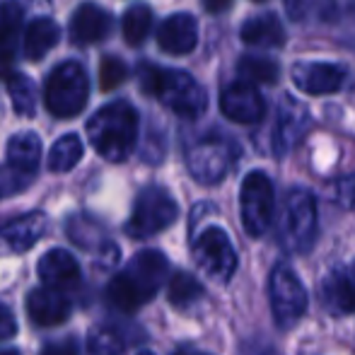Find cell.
Instances as JSON below:
<instances>
[{"label":"cell","instance_id":"cell-1","mask_svg":"<svg viewBox=\"0 0 355 355\" xmlns=\"http://www.w3.org/2000/svg\"><path fill=\"white\" fill-rule=\"evenodd\" d=\"M169 273V261L157 249L138 252L119 276L109 281L107 297L121 312H136L157 295Z\"/></svg>","mask_w":355,"mask_h":355},{"label":"cell","instance_id":"cell-2","mask_svg":"<svg viewBox=\"0 0 355 355\" xmlns=\"http://www.w3.org/2000/svg\"><path fill=\"white\" fill-rule=\"evenodd\" d=\"M138 80H141V87L145 92L157 97L177 116L198 119L208 107L206 89L187 71H169V68L143 63L138 68Z\"/></svg>","mask_w":355,"mask_h":355},{"label":"cell","instance_id":"cell-3","mask_svg":"<svg viewBox=\"0 0 355 355\" xmlns=\"http://www.w3.org/2000/svg\"><path fill=\"white\" fill-rule=\"evenodd\" d=\"M87 138L107 162H123L136 148L138 114L128 102H112L87 121Z\"/></svg>","mask_w":355,"mask_h":355},{"label":"cell","instance_id":"cell-4","mask_svg":"<svg viewBox=\"0 0 355 355\" xmlns=\"http://www.w3.org/2000/svg\"><path fill=\"white\" fill-rule=\"evenodd\" d=\"M89 97V80L80 63L66 61L56 66L44 85V104L56 119H73L85 109Z\"/></svg>","mask_w":355,"mask_h":355},{"label":"cell","instance_id":"cell-5","mask_svg":"<svg viewBox=\"0 0 355 355\" xmlns=\"http://www.w3.org/2000/svg\"><path fill=\"white\" fill-rule=\"evenodd\" d=\"M317 239V203L304 189L288 191L281 215V244L288 252L307 254Z\"/></svg>","mask_w":355,"mask_h":355},{"label":"cell","instance_id":"cell-6","mask_svg":"<svg viewBox=\"0 0 355 355\" xmlns=\"http://www.w3.org/2000/svg\"><path fill=\"white\" fill-rule=\"evenodd\" d=\"M179 218V206L172 193L162 187H148L138 193L133 213L126 223V232L136 239H148L167 230Z\"/></svg>","mask_w":355,"mask_h":355},{"label":"cell","instance_id":"cell-7","mask_svg":"<svg viewBox=\"0 0 355 355\" xmlns=\"http://www.w3.org/2000/svg\"><path fill=\"white\" fill-rule=\"evenodd\" d=\"M268 300H271L273 322L278 329L297 327L300 319L307 314V290L300 283L297 273L285 263H278L268 278Z\"/></svg>","mask_w":355,"mask_h":355},{"label":"cell","instance_id":"cell-8","mask_svg":"<svg viewBox=\"0 0 355 355\" xmlns=\"http://www.w3.org/2000/svg\"><path fill=\"white\" fill-rule=\"evenodd\" d=\"M239 211H242V227L249 237H263L273 223L276 211V193L271 179L263 172H249L239 189Z\"/></svg>","mask_w":355,"mask_h":355},{"label":"cell","instance_id":"cell-9","mask_svg":"<svg viewBox=\"0 0 355 355\" xmlns=\"http://www.w3.org/2000/svg\"><path fill=\"white\" fill-rule=\"evenodd\" d=\"M193 261L208 278L227 283L237 271V252L230 234L220 227H206L193 239Z\"/></svg>","mask_w":355,"mask_h":355},{"label":"cell","instance_id":"cell-10","mask_svg":"<svg viewBox=\"0 0 355 355\" xmlns=\"http://www.w3.org/2000/svg\"><path fill=\"white\" fill-rule=\"evenodd\" d=\"M189 172L201 184H218L232 164V148L225 141H203L187 155Z\"/></svg>","mask_w":355,"mask_h":355},{"label":"cell","instance_id":"cell-11","mask_svg":"<svg viewBox=\"0 0 355 355\" xmlns=\"http://www.w3.org/2000/svg\"><path fill=\"white\" fill-rule=\"evenodd\" d=\"M220 112L234 123H259L266 114V102L254 85L232 83L220 94Z\"/></svg>","mask_w":355,"mask_h":355},{"label":"cell","instance_id":"cell-12","mask_svg":"<svg viewBox=\"0 0 355 355\" xmlns=\"http://www.w3.org/2000/svg\"><path fill=\"white\" fill-rule=\"evenodd\" d=\"M49 220L44 213H27L0 227V257L24 254L44 237Z\"/></svg>","mask_w":355,"mask_h":355},{"label":"cell","instance_id":"cell-13","mask_svg":"<svg viewBox=\"0 0 355 355\" xmlns=\"http://www.w3.org/2000/svg\"><path fill=\"white\" fill-rule=\"evenodd\" d=\"M295 87L307 94H334L346 80V68L338 63H295L290 71Z\"/></svg>","mask_w":355,"mask_h":355},{"label":"cell","instance_id":"cell-14","mask_svg":"<svg viewBox=\"0 0 355 355\" xmlns=\"http://www.w3.org/2000/svg\"><path fill=\"white\" fill-rule=\"evenodd\" d=\"M157 44L169 56H187L198 44V22L189 12H174L159 24Z\"/></svg>","mask_w":355,"mask_h":355},{"label":"cell","instance_id":"cell-15","mask_svg":"<svg viewBox=\"0 0 355 355\" xmlns=\"http://www.w3.org/2000/svg\"><path fill=\"white\" fill-rule=\"evenodd\" d=\"M324 307L331 314H353L355 312V263L331 271L319 285Z\"/></svg>","mask_w":355,"mask_h":355},{"label":"cell","instance_id":"cell-16","mask_svg":"<svg viewBox=\"0 0 355 355\" xmlns=\"http://www.w3.org/2000/svg\"><path fill=\"white\" fill-rule=\"evenodd\" d=\"M71 300L61 290L51 288H34L27 295V312L29 319L39 327H58L71 317Z\"/></svg>","mask_w":355,"mask_h":355},{"label":"cell","instance_id":"cell-17","mask_svg":"<svg viewBox=\"0 0 355 355\" xmlns=\"http://www.w3.org/2000/svg\"><path fill=\"white\" fill-rule=\"evenodd\" d=\"M112 32V17L104 8L94 3H83L71 19V39L75 44H97L104 42Z\"/></svg>","mask_w":355,"mask_h":355},{"label":"cell","instance_id":"cell-18","mask_svg":"<svg viewBox=\"0 0 355 355\" xmlns=\"http://www.w3.org/2000/svg\"><path fill=\"white\" fill-rule=\"evenodd\" d=\"M39 278H42L44 288L61 290L71 288L80 281V263L66 249H49L42 259H39Z\"/></svg>","mask_w":355,"mask_h":355},{"label":"cell","instance_id":"cell-19","mask_svg":"<svg viewBox=\"0 0 355 355\" xmlns=\"http://www.w3.org/2000/svg\"><path fill=\"white\" fill-rule=\"evenodd\" d=\"M22 15V5L17 0H0V73H8L17 56Z\"/></svg>","mask_w":355,"mask_h":355},{"label":"cell","instance_id":"cell-20","mask_svg":"<svg viewBox=\"0 0 355 355\" xmlns=\"http://www.w3.org/2000/svg\"><path fill=\"white\" fill-rule=\"evenodd\" d=\"M242 42L259 49H278L285 44V29L281 19L273 12L259 15V17H252L249 22H244Z\"/></svg>","mask_w":355,"mask_h":355},{"label":"cell","instance_id":"cell-21","mask_svg":"<svg viewBox=\"0 0 355 355\" xmlns=\"http://www.w3.org/2000/svg\"><path fill=\"white\" fill-rule=\"evenodd\" d=\"M61 39V27L51 17H39L24 32L22 51L29 61H42Z\"/></svg>","mask_w":355,"mask_h":355},{"label":"cell","instance_id":"cell-22","mask_svg":"<svg viewBox=\"0 0 355 355\" xmlns=\"http://www.w3.org/2000/svg\"><path fill=\"white\" fill-rule=\"evenodd\" d=\"M42 162V141L37 133L24 131L8 141V167L22 174H34Z\"/></svg>","mask_w":355,"mask_h":355},{"label":"cell","instance_id":"cell-23","mask_svg":"<svg viewBox=\"0 0 355 355\" xmlns=\"http://www.w3.org/2000/svg\"><path fill=\"white\" fill-rule=\"evenodd\" d=\"M307 128V109L302 104H295L293 99H285V109L281 107V119L276 128V153H288Z\"/></svg>","mask_w":355,"mask_h":355},{"label":"cell","instance_id":"cell-24","mask_svg":"<svg viewBox=\"0 0 355 355\" xmlns=\"http://www.w3.org/2000/svg\"><path fill=\"white\" fill-rule=\"evenodd\" d=\"M83 153H85V145L80 141V136L75 133H68V136L58 138L53 143V148L49 150V169L51 172H71L75 164L83 159Z\"/></svg>","mask_w":355,"mask_h":355},{"label":"cell","instance_id":"cell-25","mask_svg":"<svg viewBox=\"0 0 355 355\" xmlns=\"http://www.w3.org/2000/svg\"><path fill=\"white\" fill-rule=\"evenodd\" d=\"M153 27V10L148 5H133L121 19V32L128 46H141Z\"/></svg>","mask_w":355,"mask_h":355},{"label":"cell","instance_id":"cell-26","mask_svg":"<svg viewBox=\"0 0 355 355\" xmlns=\"http://www.w3.org/2000/svg\"><path fill=\"white\" fill-rule=\"evenodd\" d=\"M167 295H169V302H172L174 307L189 309L203 297V285L198 283L191 273L179 271V273H174L172 281H169Z\"/></svg>","mask_w":355,"mask_h":355},{"label":"cell","instance_id":"cell-27","mask_svg":"<svg viewBox=\"0 0 355 355\" xmlns=\"http://www.w3.org/2000/svg\"><path fill=\"white\" fill-rule=\"evenodd\" d=\"M8 92L19 116H34L37 112V89L27 75H8Z\"/></svg>","mask_w":355,"mask_h":355},{"label":"cell","instance_id":"cell-28","mask_svg":"<svg viewBox=\"0 0 355 355\" xmlns=\"http://www.w3.org/2000/svg\"><path fill=\"white\" fill-rule=\"evenodd\" d=\"M237 71L242 73V78L247 80L249 85L259 83V85H273L278 80V63L273 58L266 56H244L239 58Z\"/></svg>","mask_w":355,"mask_h":355},{"label":"cell","instance_id":"cell-29","mask_svg":"<svg viewBox=\"0 0 355 355\" xmlns=\"http://www.w3.org/2000/svg\"><path fill=\"white\" fill-rule=\"evenodd\" d=\"M87 351L89 355H123V341L112 329H99L89 334Z\"/></svg>","mask_w":355,"mask_h":355},{"label":"cell","instance_id":"cell-30","mask_svg":"<svg viewBox=\"0 0 355 355\" xmlns=\"http://www.w3.org/2000/svg\"><path fill=\"white\" fill-rule=\"evenodd\" d=\"M126 75H128L126 63L119 61V58L107 56L102 63H99V85H102L104 92H112V89H116L119 85H123Z\"/></svg>","mask_w":355,"mask_h":355},{"label":"cell","instance_id":"cell-31","mask_svg":"<svg viewBox=\"0 0 355 355\" xmlns=\"http://www.w3.org/2000/svg\"><path fill=\"white\" fill-rule=\"evenodd\" d=\"M285 5L293 19H309L324 17L331 8V0H285Z\"/></svg>","mask_w":355,"mask_h":355},{"label":"cell","instance_id":"cell-32","mask_svg":"<svg viewBox=\"0 0 355 355\" xmlns=\"http://www.w3.org/2000/svg\"><path fill=\"white\" fill-rule=\"evenodd\" d=\"M32 184V174H22L12 167H0V198L15 196Z\"/></svg>","mask_w":355,"mask_h":355},{"label":"cell","instance_id":"cell-33","mask_svg":"<svg viewBox=\"0 0 355 355\" xmlns=\"http://www.w3.org/2000/svg\"><path fill=\"white\" fill-rule=\"evenodd\" d=\"M17 334V322H15L12 312L5 304H0V341L3 338H12Z\"/></svg>","mask_w":355,"mask_h":355},{"label":"cell","instance_id":"cell-34","mask_svg":"<svg viewBox=\"0 0 355 355\" xmlns=\"http://www.w3.org/2000/svg\"><path fill=\"white\" fill-rule=\"evenodd\" d=\"M42 355H78V348L71 341H63V343H51L42 351Z\"/></svg>","mask_w":355,"mask_h":355},{"label":"cell","instance_id":"cell-35","mask_svg":"<svg viewBox=\"0 0 355 355\" xmlns=\"http://www.w3.org/2000/svg\"><path fill=\"white\" fill-rule=\"evenodd\" d=\"M203 5H206L208 12L218 15V12H223V10L230 8V5H232V0H203Z\"/></svg>","mask_w":355,"mask_h":355},{"label":"cell","instance_id":"cell-36","mask_svg":"<svg viewBox=\"0 0 355 355\" xmlns=\"http://www.w3.org/2000/svg\"><path fill=\"white\" fill-rule=\"evenodd\" d=\"M174 355H208V353H201V351H179Z\"/></svg>","mask_w":355,"mask_h":355},{"label":"cell","instance_id":"cell-37","mask_svg":"<svg viewBox=\"0 0 355 355\" xmlns=\"http://www.w3.org/2000/svg\"><path fill=\"white\" fill-rule=\"evenodd\" d=\"M0 355H19L17 351H12V348H10V351H0Z\"/></svg>","mask_w":355,"mask_h":355},{"label":"cell","instance_id":"cell-38","mask_svg":"<svg viewBox=\"0 0 355 355\" xmlns=\"http://www.w3.org/2000/svg\"><path fill=\"white\" fill-rule=\"evenodd\" d=\"M138 355H155V353H150V351H143V353H138Z\"/></svg>","mask_w":355,"mask_h":355},{"label":"cell","instance_id":"cell-39","mask_svg":"<svg viewBox=\"0 0 355 355\" xmlns=\"http://www.w3.org/2000/svg\"><path fill=\"white\" fill-rule=\"evenodd\" d=\"M254 3H263V0H254Z\"/></svg>","mask_w":355,"mask_h":355}]
</instances>
